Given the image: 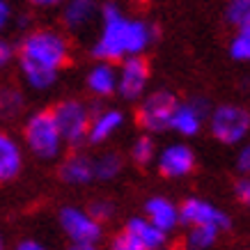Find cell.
I'll return each mask as SVG.
<instances>
[{
    "instance_id": "cell-1",
    "label": "cell",
    "mask_w": 250,
    "mask_h": 250,
    "mask_svg": "<svg viewBox=\"0 0 250 250\" xmlns=\"http://www.w3.org/2000/svg\"><path fill=\"white\" fill-rule=\"evenodd\" d=\"M71 46L55 28H32L16 46V67L23 85L32 92H48L69 64Z\"/></svg>"
},
{
    "instance_id": "cell-2",
    "label": "cell",
    "mask_w": 250,
    "mask_h": 250,
    "mask_svg": "<svg viewBox=\"0 0 250 250\" xmlns=\"http://www.w3.org/2000/svg\"><path fill=\"white\" fill-rule=\"evenodd\" d=\"M99 35L92 44V55L97 60L117 62L143 55L156 39V28L145 19L131 16L117 2L101 5Z\"/></svg>"
},
{
    "instance_id": "cell-3",
    "label": "cell",
    "mask_w": 250,
    "mask_h": 250,
    "mask_svg": "<svg viewBox=\"0 0 250 250\" xmlns=\"http://www.w3.org/2000/svg\"><path fill=\"white\" fill-rule=\"evenodd\" d=\"M23 145L25 149L37 156L42 161H53L62 154V136L58 126H55V120L51 115V108L48 110H35L25 117L23 122V131H21Z\"/></svg>"
},
{
    "instance_id": "cell-4",
    "label": "cell",
    "mask_w": 250,
    "mask_h": 250,
    "mask_svg": "<svg viewBox=\"0 0 250 250\" xmlns=\"http://www.w3.org/2000/svg\"><path fill=\"white\" fill-rule=\"evenodd\" d=\"M207 124L220 145H241L250 133V113L241 104H220L209 110Z\"/></svg>"
},
{
    "instance_id": "cell-5",
    "label": "cell",
    "mask_w": 250,
    "mask_h": 250,
    "mask_svg": "<svg viewBox=\"0 0 250 250\" xmlns=\"http://www.w3.org/2000/svg\"><path fill=\"white\" fill-rule=\"evenodd\" d=\"M51 115L64 145L78 149L81 145L87 143V126L92 115L87 104H83L81 99H62L51 108Z\"/></svg>"
},
{
    "instance_id": "cell-6",
    "label": "cell",
    "mask_w": 250,
    "mask_h": 250,
    "mask_svg": "<svg viewBox=\"0 0 250 250\" xmlns=\"http://www.w3.org/2000/svg\"><path fill=\"white\" fill-rule=\"evenodd\" d=\"M179 99L174 97L170 90H154L147 92L140 101H138V113L136 120L140 129L149 136H159L170 131V117L177 106Z\"/></svg>"
},
{
    "instance_id": "cell-7",
    "label": "cell",
    "mask_w": 250,
    "mask_h": 250,
    "mask_svg": "<svg viewBox=\"0 0 250 250\" xmlns=\"http://www.w3.org/2000/svg\"><path fill=\"white\" fill-rule=\"evenodd\" d=\"M58 228L69 239V243H101L104 225L85 207L67 205L58 211Z\"/></svg>"
},
{
    "instance_id": "cell-8",
    "label": "cell",
    "mask_w": 250,
    "mask_h": 250,
    "mask_svg": "<svg viewBox=\"0 0 250 250\" xmlns=\"http://www.w3.org/2000/svg\"><path fill=\"white\" fill-rule=\"evenodd\" d=\"M179 220L186 228H213L220 234L232 228L229 213L205 197H186L179 205Z\"/></svg>"
},
{
    "instance_id": "cell-9",
    "label": "cell",
    "mask_w": 250,
    "mask_h": 250,
    "mask_svg": "<svg viewBox=\"0 0 250 250\" xmlns=\"http://www.w3.org/2000/svg\"><path fill=\"white\" fill-rule=\"evenodd\" d=\"M117 67V90L115 94L122 97L124 101H131L136 104L147 94V87H149V64L143 55H136V58H126L115 64Z\"/></svg>"
},
{
    "instance_id": "cell-10",
    "label": "cell",
    "mask_w": 250,
    "mask_h": 250,
    "mask_svg": "<svg viewBox=\"0 0 250 250\" xmlns=\"http://www.w3.org/2000/svg\"><path fill=\"white\" fill-rule=\"evenodd\" d=\"M156 170H159L166 179H184L188 177L197 166L195 149L184 140H174V143L163 145L156 152Z\"/></svg>"
},
{
    "instance_id": "cell-11",
    "label": "cell",
    "mask_w": 250,
    "mask_h": 250,
    "mask_svg": "<svg viewBox=\"0 0 250 250\" xmlns=\"http://www.w3.org/2000/svg\"><path fill=\"white\" fill-rule=\"evenodd\" d=\"M209 101L205 97H190L186 101H177V106L170 117V131H174L179 138H195L205 129L209 117Z\"/></svg>"
},
{
    "instance_id": "cell-12",
    "label": "cell",
    "mask_w": 250,
    "mask_h": 250,
    "mask_svg": "<svg viewBox=\"0 0 250 250\" xmlns=\"http://www.w3.org/2000/svg\"><path fill=\"white\" fill-rule=\"evenodd\" d=\"M126 115L122 108L101 106L90 115V126H87V143L90 145H106L110 138H115L124 129Z\"/></svg>"
},
{
    "instance_id": "cell-13",
    "label": "cell",
    "mask_w": 250,
    "mask_h": 250,
    "mask_svg": "<svg viewBox=\"0 0 250 250\" xmlns=\"http://www.w3.org/2000/svg\"><path fill=\"white\" fill-rule=\"evenodd\" d=\"M145 218L152 223L156 229H161L163 234H172L174 229L182 225L179 220V205L170 200L167 195H152L145 202Z\"/></svg>"
},
{
    "instance_id": "cell-14",
    "label": "cell",
    "mask_w": 250,
    "mask_h": 250,
    "mask_svg": "<svg viewBox=\"0 0 250 250\" xmlns=\"http://www.w3.org/2000/svg\"><path fill=\"white\" fill-rule=\"evenodd\" d=\"M62 7V23L71 32H85L99 21L101 5L97 0H64Z\"/></svg>"
},
{
    "instance_id": "cell-15",
    "label": "cell",
    "mask_w": 250,
    "mask_h": 250,
    "mask_svg": "<svg viewBox=\"0 0 250 250\" xmlns=\"http://www.w3.org/2000/svg\"><path fill=\"white\" fill-rule=\"evenodd\" d=\"M58 174H60L62 184L67 186H90L94 184V166H92V156L90 154L81 152H71L69 156H64L58 167Z\"/></svg>"
},
{
    "instance_id": "cell-16",
    "label": "cell",
    "mask_w": 250,
    "mask_h": 250,
    "mask_svg": "<svg viewBox=\"0 0 250 250\" xmlns=\"http://www.w3.org/2000/svg\"><path fill=\"white\" fill-rule=\"evenodd\" d=\"M85 87H87V92H90L92 97H97V99L115 97V90H117V67H115L113 62L97 60L87 69Z\"/></svg>"
},
{
    "instance_id": "cell-17",
    "label": "cell",
    "mask_w": 250,
    "mask_h": 250,
    "mask_svg": "<svg viewBox=\"0 0 250 250\" xmlns=\"http://www.w3.org/2000/svg\"><path fill=\"white\" fill-rule=\"evenodd\" d=\"M23 170V145L0 129V184L16 179Z\"/></svg>"
},
{
    "instance_id": "cell-18",
    "label": "cell",
    "mask_w": 250,
    "mask_h": 250,
    "mask_svg": "<svg viewBox=\"0 0 250 250\" xmlns=\"http://www.w3.org/2000/svg\"><path fill=\"white\" fill-rule=\"evenodd\" d=\"M124 232L129 236H133V241L143 250H159V248H166L167 243V234H163L161 229L154 228L145 216H131L124 223Z\"/></svg>"
},
{
    "instance_id": "cell-19",
    "label": "cell",
    "mask_w": 250,
    "mask_h": 250,
    "mask_svg": "<svg viewBox=\"0 0 250 250\" xmlns=\"http://www.w3.org/2000/svg\"><path fill=\"white\" fill-rule=\"evenodd\" d=\"M92 166H94V182L108 184L115 182L124 172L126 161H124V156L120 152L108 149V152H101L99 156H92Z\"/></svg>"
},
{
    "instance_id": "cell-20",
    "label": "cell",
    "mask_w": 250,
    "mask_h": 250,
    "mask_svg": "<svg viewBox=\"0 0 250 250\" xmlns=\"http://www.w3.org/2000/svg\"><path fill=\"white\" fill-rule=\"evenodd\" d=\"M25 110V92L14 83L0 85V120L12 122Z\"/></svg>"
},
{
    "instance_id": "cell-21",
    "label": "cell",
    "mask_w": 250,
    "mask_h": 250,
    "mask_svg": "<svg viewBox=\"0 0 250 250\" xmlns=\"http://www.w3.org/2000/svg\"><path fill=\"white\" fill-rule=\"evenodd\" d=\"M156 152H159V147L154 143V136L149 133H143V136H138L129 147V159L131 163H136L138 167H147L149 163H154L156 159Z\"/></svg>"
},
{
    "instance_id": "cell-22",
    "label": "cell",
    "mask_w": 250,
    "mask_h": 250,
    "mask_svg": "<svg viewBox=\"0 0 250 250\" xmlns=\"http://www.w3.org/2000/svg\"><path fill=\"white\" fill-rule=\"evenodd\" d=\"M220 239V232L213 228H188L186 232V250H211Z\"/></svg>"
},
{
    "instance_id": "cell-23",
    "label": "cell",
    "mask_w": 250,
    "mask_h": 250,
    "mask_svg": "<svg viewBox=\"0 0 250 250\" xmlns=\"http://www.w3.org/2000/svg\"><path fill=\"white\" fill-rule=\"evenodd\" d=\"M223 16H225V23L232 25L234 30L250 28V0H228Z\"/></svg>"
},
{
    "instance_id": "cell-24",
    "label": "cell",
    "mask_w": 250,
    "mask_h": 250,
    "mask_svg": "<svg viewBox=\"0 0 250 250\" xmlns=\"http://www.w3.org/2000/svg\"><path fill=\"white\" fill-rule=\"evenodd\" d=\"M229 58L236 62H248L250 60V28H241L236 30L229 39Z\"/></svg>"
},
{
    "instance_id": "cell-25",
    "label": "cell",
    "mask_w": 250,
    "mask_h": 250,
    "mask_svg": "<svg viewBox=\"0 0 250 250\" xmlns=\"http://www.w3.org/2000/svg\"><path fill=\"white\" fill-rule=\"evenodd\" d=\"M87 211L92 213V218H97L101 225L104 223H110L115 218V213H117V207L110 197H97V200H92L90 207H85Z\"/></svg>"
},
{
    "instance_id": "cell-26",
    "label": "cell",
    "mask_w": 250,
    "mask_h": 250,
    "mask_svg": "<svg viewBox=\"0 0 250 250\" xmlns=\"http://www.w3.org/2000/svg\"><path fill=\"white\" fill-rule=\"evenodd\" d=\"M16 60V46L9 39L0 37V71H5L7 67H12Z\"/></svg>"
},
{
    "instance_id": "cell-27",
    "label": "cell",
    "mask_w": 250,
    "mask_h": 250,
    "mask_svg": "<svg viewBox=\"0 0 250 250\" xmlns=\"http://www.w3.org/2000/svg\"><path fill=\"white\" fill-rule=\"evenodd\" d=\"M108 250H143L140 246H138L136 241H133V236H129L124 229H122L120 234H115L113 239H110V243H108Z\"/></svg>"
},
{
    "instance_id": "cell-28",
    "label": "cell",
    "mask_w": 250,
    "mask_h": 250,
    "mask_svg": "<svg viewBox=\"0 0 250 250\" xmlns=\"http://www.w3.org/2000/svg\"><path fill=\"white\" fill-rule=\"evenodd\" d=\"M234 195L239 202H243V205H248L250 202V182L248 177H239L234 182Z\"/></svg>"
},
{
    "instance_id": "cell-29",
    "label": "cell",
    "mask_w": 250,
    "mask_h": 250,
    "mask_svg": "<svg viewBox=\"0 0 250 250\" xmlns=\"http://www.w3.org/2000/svg\"><path fill=\"white\" fill-rule=\"evenodd\" d=\"M236 170L241 172V177H248V170H250V147H241L239 149V156H236Z\"/></svg>"
},
{
    "instance_id": "cell-30",
    "label": "cell",
    "mask_w": 250,
    "mask_h": 250,
    "mask_svg": "<svg viewBox=\"0 0 250 250\" xmlns=\"http://www.w3.org/2000/svg\"><path fill=\"white\" fill-rule=\"evenodd\" d=\"M12 19H14V14H12V5H9L7 0H0V32L7 30Z\"/></svg>"
},
{
    "instance_id": "cell-31",
    "label": "cell",
    "mask_w": 250,
    "mask_h": 250,
    "mask_svg": "<svg viewBox=\"0 0 250 250\" xmlns=\"http://www.w3.org/2000/svg\"><path fill=\"white\" fill-rule=\"evenodd\" d=\"M12 250H51L46 243L37 241V239H21Z\"/></svg>"
},
{
    "instance_id": "cell-32",
    "label": "cell",
    "mask_w": 250,
    "mask_h": 250,
    "mask_svg": "<svg viewBox=\"0 0 250 250\" xmlns=\"http://www.w3.org/2000/svg\"><path fill=\"white\" fill-rule=\"evenodd\" d=\"M28 2L37 9H55V7H60L64 0H28Z\"/></svg>"
},
{
    "instance_id": "cell-33",
    "label": "cell",
    "mask_w": 250,
    "mask_h": 250,
    "mask_svg": "<svg viewBox=\"0 0 250 250\" xmlns=\"http://www.w3.org/2000/svg\"><path fill=\"white\" fill-rule=\"evenodd\" d=\"M64 250H104L101 243H69Z\"/></svg>"
},
{
    "instance_id": "cell-34",
    "label": "cell",
    "mask_w": 250,
    "mask_h": 250,
    "mask_svg": "<svg viewBox=\"0 0 250 250\" xmlns=\"http://www.w3.org/2000/svg\"><path fill=\"white\" fill-rule=\"evenodd\" d=\"M0 250H7V246H5V236H2V232H0Z\"/></svg>"
},
{
    "instance_id": "cell-35",
    "label": "cell",
    "mask_w": 250,
    "mask_h": 250,
    "mask_svg": "<svg viewBox=\"0 0 250 250\" xmlns=\"http://www.w3.org/2000/svg\"><path fill=\"white\" fill-rule=\"evenodd\" d=\"M138 2H147V0H138Z\"/></svg>"
},
{
    "instance_id": "cell-36",
    "label": "cell",
    "mask_w": 250,
    "mask_h": 250,
    "mask_svg": "<svg viewBox=\"0 0 250 250\" xmlns=\"http://www.w3.org/2000/svg\"><path fill=\"white\" fill-rule=\"evenodd\" d=\"M159 250H167V248H159Z\"/></svg>"
}]
</instances>
